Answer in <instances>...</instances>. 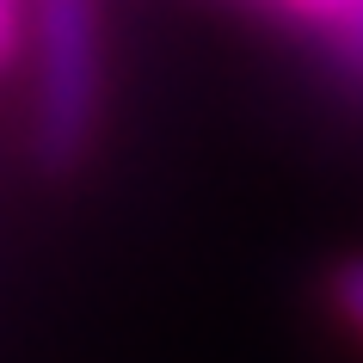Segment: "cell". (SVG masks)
I'll use <instances>...</instances> for the list:
<instances>
[{"mask_svg": "<svg viewBox=\"0 0 363 363\" xmlns=\"http://www.w3.org/2000/svg\"><path fill=\"white\" fill-rule=\"evenodd\" d=\"M99 0H31V148L50 172L93 154L105 99Z\"/></svg>", "mask_w": 363, "mask_h": 363, "instance_id": "1", "label": "cell"}, {"mask_svg": "<svg viewBox=\"0 0 363 363\" xmlns=\"http://www.w3.org/2000/svg\"><path fill=\"white\" fill-rule=\"evenodd\" d=\"M31 50V0H0V74Z\"/></svg>", "mask_w": 363, "mask_h": 363, "instance_id": "4", "label": "cell"}, {"mask_svg": "<svg viewBox=\"0 0 363 363\" xmlns=\"http://www.w3.org/2000/svg\"><path fill=\"white\" fill-rule=\"evenodd\" d=\"M333 56H339L345 80H357V86H363V6H357V19L345 25V38L333 43Z\"/></svg>", "mask_w": 363, "mask_h": 363, "instance_id": "5", "label": "cell"}, {"mask_svg": "<svg viewBox=\"0 0 363 363\" xmlns=\"http://www.w3.org/2000/svg\"><path fill=\"white\" fill-rule=\"evenodd\" d=\"M326 296H333V308H339V320L363 339V259H345V265L333 271Z\"/></svg>", "mask_w": 363, "mask_h": 363, "instance_id": "3", "label": "cell"}, {"mask_svg": "<svg viewBox=\"0 0 363 363\" xmlns=\"http://www.w3.org/2000/svg\"><path fill=\"white\" fill-rule=\"evenodd\" d=\"M271 6H277V13H284L296 31H314V38L339 43V38H345V25L357 19L363 0H271Z\"/></svg>", "mask_w": 363, "mask_h": 363, "instance_id": "2", "label": "cell"}]
</instances>
